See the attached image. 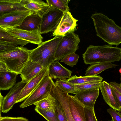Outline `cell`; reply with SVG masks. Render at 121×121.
Returning <instances> with one entry per match:
<instances>
[{
	"mask_svg": "<svg viewBox=\"0 0 121 121\" xmlns=\"http://www.w3.org/2000/svg\"><path fill=\"white\" fill-rule=\"evenodd\" d=\"M107 111L111 116L113 121H121V116L118 112L111 108L107 109Z\"/></svg>",
	"mask_w": 121,
	"mask_h": 121,
	"instance_id": "obj_35",
	"label": "cell"
},
{
	"mask_svg": "<svg viewBox=\"0 0 121 121\" xmlns=\"http://www.w3.org/2000/svg\"><path fill=\"white\" fill-rule=\"evenodd\" d=\"M0 121H29V120L23 117H10L8 116L0 117Z\"/></svg>",
	"mask_w": 121,
	"mask_h": 121,
	"instance_id": "obj_36",
	"label": "cell"
},
{
	"mask_svg": "<svg viewBox=\"0 0 121 121\" xmlns=\"http://www.w3.org/2000/svg\"><path fill=\"white\" fill-rule=\"evenodd\" d=\"M119 111L121 112V108L120 109Z\"/></svg>",
	"mask_w": 121,
	"mask_h": 121,
	"instance_id": "obj_42",
	"label": "cell"
},
{
	"mask_svg": "<svg viewBox=\"0 0 121 121\" xmlns=\"http://www.w3.org/2000/svg\"><path fill=\"white\" fill-rule=\"evenodd\" d=\"M41 18L39 16L32 13L25 19L20 26L15 28L28 31L39 30Z\"/></svg>",
	"mask_w": 121,
	"mask_h": 121,
	"instance_id": "obj_22",
	"label": "cell"
},
{
	"mask_svg": "<svg viewBox=\"0 0 121 121\" xmlns=\"http://www.w3.org/2000/svg\"><path fill=\"white\" fill-rule=\"evenodd\" d=\"M48 71L50 77L54 79H69L73 72L63 66L56 60L48 66Z\"/></svg>",
	"mask_w": 121,
	"mask_h": 121,
	"instance_id": "obj_17",
	"label": "cell"
},
{
	"mask_svg": "<svg viewBox=\"0 0 121 121\" xmlns=\"http://www.w3.org/2000/svg\"><path fill=\"white\" fill-rule=\"evenodd\" d=\"M55 83L61 89L68 94L75 95L77 93L75 85L68 82L66 79H57Z\"/></svg>",
	"mask_w": 121,
	"mask_h": 121,
	"instance_id": "obj_27",
	"label": "cell"
},
{
	"mask_svg": "<svg viewBox=\"0 0 121 121\" xmlns=\"http://www.w3.org/2000/svg\"><path fill=\"white\" fill-rule=\"evenodd\" d=\"M64 12L58 9L49 7L41 17L39 28L41 34L54 31L59 24Z\"/></svg>",
	"mask_w": 121,
	"mask_h": 121,
	"instance_id": "obj_7",
	"label": "cell"
},
{
	"mask_svg": "<svg viewBox=\"0 0 121 121\" xmlns=\"http://www.w3.org/2000/svg\"><path fill=\"white\" fill-rule=\"evenodd\" d=\"M49 73L48 66L44 68L28 82L21 91L15 104L26 99L31 93L43 78Z\"/></svg>",
	"mask_w": 121,
	"mask_h": 121,
	"instance_id": "obj_12",
	"label": "cell"
},
{
	"mask_svg": "<svg viewBox=\"0 0 121 121\" xmlns=\"http://www.w3.org/2000/svg\"><path fill=\"white\" fill-rule=\"evenodd\" d=\"M63 37L56 36L51 39L42 42L36 48L30 50L29 59L43 68L48 66L56 60V50Z\"/></svg>",
	"mask_w": 121,
	"mask_h": 121,
	"instance_id": "obj_3",
	"label": "cell"
},
{
	"mask_svg": "<svg viewBox=\"0 0 121 121\" xmlns=\"http://www.w3.org/2000/svg\"><path fill=\"white\" fill-rule=\"evenodd\" d=\"M99 89L80 91L74 96L84 107L94 108L95 101L99 94Z\"/></svg>",
	"mask_w": 121,
	"mask_h": 121,
	"instance_id": "obj_14",
	"label": "cell"
},
{
	"mask_svg": "<svg viewBox=\"0 0 121 121\" xmlns=\"http://www.w3.org/2000/svg\"><path fill=\"white\" fill-rule=\"evenodd\" d=\"M70 0H46L49 7L59 10L64 12L69 11L68 4Z\"/></svg>",
	"mask_w": 121,
	"mask_h": 121,
	"instance_id": "obj_28",
	"label": "cell"
},
{
	"mask_svg": "<svg viewBox=\"0 0 121 121\" xmlns=\"http://www.w3.org/2000/svg\"><path fill=\"white\" fill-rule=\"evenodd\" d=\"M35 110L48 121H59L55 112L44 110L36 107Z\"/></svg>",
	"mask_w": 121,
	"mask_h": 121,
	"instance_id": "obj_30",
	"label": "cell"
},
{
	"mask_svg": "<svg viewBox=\"0 0 121 121\" xmlns=\"http://www.w3.org/2000/svg\"><path fill=\"white\" fill-rule=\"evenodd\" d=\"M18 74L9 70L0 72V89L8 90L14 86Z\"/></svg>",
	"mask_w": 121,
	"mask_h": 121,
	"instance_id": "obj_20",
	"label": "cell"
},
{
	"mask_svg": "<svg viewBox=\"0 0 121 121\" xmlns=\"http://www.w3.org/2000/svg\"><path fill=\"white\" fill-rule=\"evenodd\" d=\"M79 56L75 53L69 54L60 60L71 67L76 65L78 62Z\"/></svg>",
	"mask_w": 121,
	"mask_h": 121,
	"instance_id": "obj_31",
	"label": "cell"
},
{
	"mask_svg": "<svg viewBox=\"0 0 121 121\" xmlns=\"http://www.w3.org/2000/svg\"><path fill=\"white\" fill-rule=\"evenodd\" d=\"M50 93L61 104L65 114L68 121H74L69 107V94L61 89L55 83Z\"/></svg>",
	"mask_w": 121,
	"mask_h": 121,
	"instance_id": "obj_13",
	"label": "cell"
},
{
	"mask_svg": "<svg viewBox=\"0 0 121 121\" xmlns=\"http://www.w3.org/2000/svg\"><path fill=\"white\" fill-rule=\"evenodd\" d=\"M44 68L41 65L29 59L22 70L20 76L22 80L28 82Z\"/></svg>",
	"mask_w": 121,
	"mask_h": 121,
	"instance_id": "obj_16",
	"label": "cell"
},
{
	"mask_svg": "<svg viewBox=\"0 0 121 121\" xmlns=\"http://www.w3.org/2000/svg\"><path fill=\"white\" fill-rule=\"evenodd\" d=\"M78 21L69 11L64 12L59 24L53 31L52 35L63 36L68 33L74 32L77 30Z\"/></svg>",
	"mask_w": 121,
	"mask_h": 121,
	"instance_id": "obj_9",
	"label": "cell"
},
{
	"mask_svg": "<svg viewBox=\"0 0 121 121\" xmlns=\"http://www.w3.org/2000/svg\"><path fill=\"white\" fill-rule=\"evenodd\" d=\"M5 30L7 33L11 35L27 41L32 43L39 45L42 42L43 38L39 29L28 31L14 28Z\"/></svg>",
	"mask_w": 121,
	"mask_h": 121,
	"instance_id": "obj_11",
	"label": "cell"
},
{
	"mask_svg": "<svg viewBox=\"0 0 121 121\" xmlns=\"http://www.w3.org/2000/svg\"><path fill=\"white\" fill-rule=\"evenodd\" d=\"M113 121V120L112 119V120H110V121Z\"/></svg>",
	"mask_w": 121,
	"mask_h": 121,
	"instance_id": "obj_43",
	"label": "cell"
},
{
	"mask_svg": "<svg viewBox=\"0 0 121 121\" xmlns=\"http://www.w3.org/2000/svg\"><path fill=\"white\" fill-rule=\"evenodd\" d=\"M29 51L20 46L8 52L0 53V61L3 62L9 71L20 74L29 59Z\"/></svg>",
	"mask_w": 121,
	"mask_h": 121,
	"instance_id": "obj_4",
	"label": "cell"
},
{
	"mask_svg": "<svg viewBox=\"0 0 121 121\" xmlns=\"http://www.w3.org/2000/svg\"><path fill=\"white\" fill-rule=\"evenodd\" d=\"M118 113H119V114H120V115L121 116V112L120 111H118Z\"/></svg>",
	"mask_w": 121,
	"mask_h": 121,
	"instance_id": "obj_41",
	"label": "cell"
},
{
	"mask_svg": "<svg viewBox=\"0 0 121 121\" xmlns=\"http://www.w3.org/2000/svg\"><path fill=\"white\" fill-rule=\"evenodd\" d=\"M99 88L105 102L111 108L119 111L121 108L112 94L109 83L103 81L102 82Z\"/></svg>",
	"mask_w": 121,
	"mask_h": 121,
	"instance_id": "obj_19",
	"label": "cell"
},
{
	"mask_svg": "<svg viewBox=\"0 0 121 121\" xmlns=\"http://www.w3.org/2000/svg\"><path fill=\"white\" fill-rule=\"evenodd\" d=\"M86 121H98L96 117L94 108L84 107Z\"/></svg>",
	"mask_w": 121,
	"mask_h": 121,
	"instance_id": "obj_34",
	"label": "cell"
},
{
	"mask_svg": "<svg viewBox=\"0 0 121 121\" xmlns=\"http://www.w3.org/2000/svg\"><path fill=\"white\" fill-rule=\"evenodd\" d=\"M34 105L35 106V107L44 110L55 112L56 99L50 93L45 97Z\"/></svg>",
	"mask_w": 121,
	"mask_h": 121,
	"instance_id": "obj_24",
	"label": "cell"
},
{
	"mask_svg": "<svg viewBox=\"0 0 121 121\" xmlns=\"http://www.w3.org/2000/svg\"><path fill=\"white\" fill-rule=\"evenodd\" d=\"M27 0H0V16L19 10L26 9L24 6Z\"/></svg>",
	"mask_w": 121,
	"mask_h": 121,
	"instance_id": "obj_18",
	"label": "cell"
},
{
	"mask_svg": "<svg viewBox=\"0 0 121 121\" xmlns=\"http://www.w3.org/2000/svg\"><path fill=\"white\" fill-rule=\"evenodd\" d=\"M8 70H9L6 65L3 62L0 61V72Z\"/></svg>",
	"mask_w": 121,
	"mask_h": 121,
	"instance_id": "obj_39",
	"label": "cell"
},
{
	"mask_svg": "<svg viewBox=\"0 0 121 121\" xmlns=\"http://www.w3.org/2000/svg\"><path fill=\"white\" fill-rule=\"evenodd\" d=\"M0 41L9 42L17 45L23 46L29 43L25 40L16 37L7 33L5 30L0 27Z\"/></svg>",
	"mask_w": 121,
	"mask_h": 121,
	"instance_id": "obj_26",
	"label": "cell"
},
{
	"mask_svg": "<svg viewBox=\"0 0 121 121\" xmlns=\"http://www.w3.org/2000/svg\"><path fill=\"white\" fill-rule=\"evenodd\" d=\"M24 7L41 17L49 8L47 3L41 0H27Z\"/></svg>",
	"mask_w": 121,
	"mask_h": 121,
	"instance_id": "obj_21",
	"label": "cell"
},
{
	"mask_svg": "<svg viewBox=\"0 0 121 121\" xmlns=\"http://www.w3.org/2000/svg\"><path fill=\"white\" fill-rule=\"evenodd\" d=\"M97 36L110 45L121 43V27L103 14L95 12L92 15Z\"/></svg>",
	"mask_w": 121,
	"mask_h": 121,
	"instance_id": "obj_1",
	"label": "cell"
},
{
	"mask_svg": "<svg viewBox=\"0 0 121 121\" xmlns=\"http://www.w3.org/2000/svg\"><path fill=\"white\" fill-rule=\"evenodd\" d=\"M102 82H90L81 85H75L77 92L99 88Z\"/></svg>",
	"mask_w": 121,
	"mask_h": 121,
	"instance_id": "obj_29",
	"label": "cell"
},
{
	"mask_svg": "<svg viewBox=\"0 0 121 121\" xmlns=\"http://www.w3.org/2000/svg\"><path fill=\"white\" fill-rule=\"evenodd\" d=\"M80 39L78 35L72 32L66 34L63 37L57 47L55 57L58 61L66 56L75 53L78 49Z\"/></svg>",
	"mask_w": 121,
	"mask_h": 121,
	"instance_id": "obj_6",
	"label": "cell"
},
{
	"mask_svg": "<svg viewBox=\"0 0 121 121\" xmlns=\"http://www.w3.org/2000/svg\"><path fill=\"white\" fill-rule=\"evenodd\" d=\"M118 65L109 63H101L93 64L87 69L86 76L97 75L104 70L111 68H116Z\"/></svg>",
	"mask_w": 121,
	"mask_h": 121,
	"instance_id": "obj_23",
	"label": "cell"
},
{
	"mask_svg": "<svg viewBox=\"0 0 121 121\" xmlns=\"http://www.w3.org/2000/svg\"><path fill=\"white\" fill-rule=\"evenodd\" d=\"M120 80L121 81V82L120 84H119L120 86L121 87V73H120Z\"/></svg>",
	"mask_w": 121,
	"mask_h": 121,
	"instance_id": "obj_40",
	"label": "cell"
},
{
	"mask_svg": "<svg viewBox=\"0 0 121 121\" xmlns=\"http://www.w3.org/2000/svg\"><path fill=\"white\" fill-rule=\"evenodd\" d=\"M55 112L59 121H68L65 114L61 104L56 99Z\"/></svg>",
	"mask_w": 121,
	"mask_h": 121,
	"instance_id": "obj_33",
	"label": "cell"
},
{
	"mask_svg": "<svg viewBox=\"0 0 121 121\" xmlns=\"http://www.w3.org/2000/svg\"><path fill=\"white\" fill-rule=\"evenodd\" d=\"M32 12L27 9L9 12L0 16V27L4 29L20 26L25 19Z\"/></svg>",
	"mask_w": 121,
	"mask_h": 121,
	"instance_id": "obj_8",
	"label": "cell"
},
{
	"mask_svg": "<svg viewBox=\"0 0 121 121\" xmlns=\"http://www.w3.org/2000/svg\"><path fill=\"white\" fill-rule=\"evenodd\" d=\"M54 83L49 73L42 80L30 95L19 105L24 108L35 104L44 98L51 92Z\"/></svg>",
	"mask_w": 121,
	"mask_h": 121,
	"instance_id": "obj_5",
	"label": "cell"
},
{
	"mask_svg": "<svg viewBox=\"0 0 121 121\" xmlns=\"http://www.w3.org/2000/svg\"><path fill=\"white\" fill-rule=\"evenodd\" d=\"M82 56L84 63L86 64L119 61L121 60V48L106 45H90Z\"/></svg>",
	"mask_w": 121,
	"mask_h": 121,
	"instance_id": "obj_2",
	"label": "cell"
},
{
	"mask_svg": "<svg viewBox=\"0 0 121 121\" xmlns=\"http://www.w3.org/2000/svg\"><path fill=\"white\" fill-rule=\"evenodd\" d=\"M103 78L99 75L94 76H71L67 81L75 85H81L92 82H102Z\"/></svg>",
	"mask_w": 121,
	"mask_h": 121,
	"instance_id": "obj_25",
	"label": "cell"
},
{
	"mask_svg": "<svg viewBox=\"0 0 121 121\" xmlns=\"http://www.w3.org/2000/svg\"><path fill=\"white\" fill-rule=\"evenodd\" d=\"M27 82L22 80L17 83L4 97L0 110L2 112L7 113L13 108L20 93Z\"/></svg>",
	"mask_w": 121,
	"mask_h": 121,
	"instance_id": "obj_10",
	"label": "cell"
},
{
	"mask_svg": "<svg viewBox=\"0 0 121 121\" xmlns=\"http://www.w3.org/2000/svg\"><path fill=\"white\" fill-rule=\"evenodd\" d=\"M110 86L112 94L117 102L121 108V94L116 89Z\"/></svg>",
	"mask_w": 121,
	"mask_h": 121,
	"instance_id": "obj_37",
	"label": "cell"
},
{
	"mask_svg": "<svg viewBox=\"0 0 121 121\" xmlns=\"http://www.w3.org/2000/svg\"><path fill=\"white\" fill-rule=\"evenodd\" d=\"M18 47L17 45L9 42L0 41V53L9 52Z\"/></svg>",
	"mask_w": 121,
	"mask_h": 121,
	"instance_id": "obj_32",
	"label": "cell"
},
{
	"mask_svg": "<svg viewBox=\"0 0 121 121\" xmlns=\"http://www.w3.org/2000/svg\"><path fill=\"white\" fill-rule=\"evenodd\" d=\"M109 84L110 86L116 89L121 94V87L119 84L114 81L110 82Z\"/></svg>",
	"mask_w": 121,
	"mask_h": 121,
	"instance_id": "obj_38",
	"label": "cell"
},
{
	"mask_svg": "<svg viewBox=\"0 0 121 121\" xmlns=\"http://www.w3.org/2000/svg\"><path fill=\"white\" fill-rule=\"evenodd\" d=\"M68 104L70 112L74 121H86L84 107L74 96L69 95Z\"/></svg>",
	"mask_w": 121,
	"mask_h": 121,
	"instance_id": "obj_15",
	"label": "cell"
}]
</instances>
